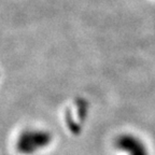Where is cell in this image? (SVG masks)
Masks as SVG:
<instances>
[{
    "label": "cell",
    "mask_w": 155,
    "mask_h": 155,
    "mask_svg": "<svg viewBox=\"0 0 155 155\" xmlns=\"http://www.w3.org/2000/svg\"><path fill=\"white\" fill-rule=\"evenodd\" d=\"M52 135L48 130L28 128L19 134L15 142V149L22 155H31L51 144Z\"/></svg>",
    "instance_id": "cell-1"
},
{
    "label": "cell",
    "mask_w": 155,
    "mask_h": 155,
    "mask_svg": "<svg viewBox=\"0 0 155 155\" xmlns=\"http://www.w3.org/2000/svg\"><path fill=\"white\" fill-rule=\"evenodd\" d=\"M115 148L126 155H149L147 145L133 134H122L115 140Z\"/></svg>",
    "instance_id": "cell-2"
}]
</instances>
